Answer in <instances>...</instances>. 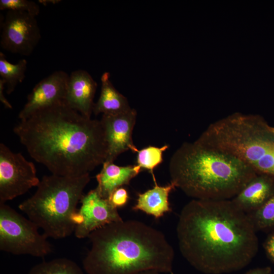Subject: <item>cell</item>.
Listing matches in <instances>:
<instances>
[{
	"label": "cell",
	"instance_id": "cell-1",
	"mask_svg": "<svg viewBox=\"0 0 274 274\" xmlns=\"http://www.w3.org/2000/svg\"><path fill=\"white\" fill-rule=\"evenodd\" d=\"M176 232L183 257L206 274L241 270L258 250L250 219L231 199L191 200L181 211Z\"/></svg>",
	"mask_w": 274,
	"mask_h": 274
},
{
	"label": "cell",
	"instance_id": "cell-2",
	"mask_svg": "<svg viewBox=\"0 0 274 274\" xmlns=\"http://www.w3.org/2000/svg\"><path fill=\"white\" fill-rule=\"evenodd\" d=\"M13 130L31 157L52 174H89L107 156L100 120L82 115L64 102L20 120Z\"/></svg>",
	"mask_w": 274,
	"mask_h": 274
},
{
	"label": "cell",
	"instance_id": "cell-3",
	"mask_svg": "<svg viewBox=\"0 0 274 274\" xmlns=\"http://www.w3.org/2000/svg\"><path fill=\"white\" fill-rule=\"evenodd\" d=\"M82 261L88 274L172 273L174 250L164 234L134 220L115 222L91 232Z\"/></svg>",
	"mask_w": 274,
	"mask_h": 274
},
{
	"label": "cell",
	"instance_id": "cell-4",
	"mask_svg": "<svg viewBox=\"0 0 274 274\" xmlns=\"http://www.w3.org/2000/svg\"><path fill=\"white\" fill-rule=\"evenodd\" d=\"M171 182L196 199H231L257 174L232 155L196 141L183 143L169 163Z\"/></svg>",
	"mask_w": 274,
	"mask_h": 274
},
{
	"label": "cell",
	"instance_id": "cell-5",
	"mask_svg": "<svg viewBox=\"0 0 274 274\" xmlns=\"http://www.w3.org/2000/svg\"><path fill=\"white\" fill-rule=\"evenodd\" d=\"M80 177L44 176L34 194L18 206L48 237L63 238L74 232L78 204L90 181Z\"/></svg>",
	"mask_w": 274,
	"mask_h": 274
},
{
	"label": "cell",
	"instance_id": "cell-6",
	"mask_svg": "<svg viewBox=\"0 0 274 274\" xmlns=\"http://www.w3.org/2000/svg\"><path fill=\"white\" fill-rule=\"evenodd\" d=\"M38 227L9 206L0 202V250L14 255L44 257L53 250Z\"/></svg>",
	"mask_w": 274,
	"mask_h": 274
},
{
	"label": "cell",
	"instance_id": "cell-7",
	"mask_svg": "<svg viewBox=\"0 0 274 274\" xmlns=\"http://www.w3.org/2000/svg\"><path fill=\"white\" fill-rule=\"evenodd\" d=\"M40 182L33 162L0 144V202L24 194Z\"/></svg>",
	"mask_w": 274,
	"mask_h": 274
},
{
	"label": "cell",
	"instance_id": "cell-8",
	"mask_svg": "<svg viewBox=\"0 0 274 274\" xmlns=\"http://www.w3.org/2000/svg\"><path fill=\"white\" fill-rule=\"evenodd\" d=\"M40 39V30L35 16L24 12L7 11L1 24L2 48L13 53L28 56Z\"/></svg>",
	"mask_w": 274,
	"mask_h": 274
},
{
	"label": "cell",
	"instance_id": "cell-9",
	"mask_svg": "<svg viewBox=\"0 0 274 274\" xmlns=\"http://www.w3.org/2000/svg\"><path fill=\"white\" fill-rule=\"evenodd\" d=\"M75 217L74 234L78 238L88 237L94 230L107 224L122 221L117 209L102 198L96 189L84 194Z\"/></svg>",
	"mask_w": 274,
	"mask_h": 274
},
{
	"label": "cell",
	"instance_id": "cell-10",
	"mask_svg": "<svg viewBox=\"0 0 274 274\" xmlns=\"http://www.w3.org/2000/svg\"><path fill=\"white\" fill-rule=\"evenodd\" d=\"M136 111L132 108L116 114H104L100 120L107 146L105 162H113L121 153L131 150L138 152L132 140Z\"/></svg>",
	"mask_w": 274,
	"mask_h": 274
},
{
	"label": "cell",
	"instance_id": "cell-11",
	"mask_svg": "<svg viewBox=\"0 0 274 274\" xmlns=\"http://www.w3.org/2000/svg\"><path fill=\"white\" fill-rule=\"evenodd\" d=\"M68 78L65 72L57 71L36 84L18 115L20 120L39 110L64 102Z\"/></svg>",
	"mask_w": 274,
	"mask_h": 274
},
{
	"label": "cell",
	"instance_id": "cell-12",
	"mask_svg": "<svg viewBox=\"0 0 274 274\" xmlns=\"http://www.w3.org/2000/svg\"><path fill=\"white\" fill-rule=\"evenodd\" d=\"M97 83L86 71L79 70L69 75L64 103L82 115L91 118Z\"/></svg>",
	"mask_w": 274,
	"mask_h": 274
},
{
	"label": "cell",
	"instance_id": "cell-13",
	"mask_svg": "<svg viewBox=\"0 0 274 274\" xmlns=\"http://www.w3.org/2000/svg\"><path fill=\"white\" fill-rule=\"evenodd\" d=\"M274 194V178L257 174L231 200L246 214L261 207Z\"/></svg>",
	"mask_w": 274,
	"mask_h": 274
},
{
	"label": "cell",
	"instance_id": "cell-14",
	"mask_svg": "<svg viewBox=\"0 0 274 274\" xmlns=\"http://www.w3.org/2000/svg\"><path fill=\"white\" fill-rule=\"evenodd\" d=\"M141 170L138 165L120 166L113 162H104L96 176L98 184L95 188L102 198L109 199L116 189L128 185Z\"/></svg>",
	"mask_w": 274,
	"mask_h": 274
},
{
	"label": "cell",
	"instance_id": "cell-15",
	"mask_svg": "<svg viewBox=\"0 0 274 274\" xmlns=\"http://www.w3.org/2000/svg\"><path fill=\"white\" fill-rule=\"evenodd\" d=\"M155 186L144 193H139L134 211H141L146 214L159 218L166 213L171 211L168 196L176 187L170 182L165 186H159L156 180H153Z\"/></svg>",
	"mask_w": 274,
	"mask_h": 274
},
{
	"label": "cell",
	"instance_id": "cell-16",
	"mask_svg": "<svg viewBox=\"0 0 274 274\" xmlns=\"http://www.w3.org/2000/svg\"><path fill=\"white\" fill-rule=\"evenodd\" d=\"M101 91L99 98L94 103L93 113L97 115L116 114L131 109L126 97L120 93L110 81L109 72L104 73L101 77Z\"/></svg>",
	"mask_w": 274,
	"mask_h": 274
},
{
	"label": "cell",
	"instance_id": "cell-17",
	"mask_svg": "<svg viewBox=\"0 0 274 274\" xmlns=\"http://www.w3.org/2000/svg\"><path fill=\"white\" fill-rule=\"evenodd\" d=\"M27 64V62L24 59L13 64L7 60L3 52H0V76L5 82L8 94L13 92L16 86L24 80Z\"/></svg>",
	"mask_w": 274,
	"mask_h": 274
},
{
	"label": "cell",
	"instance_id": "cell-18",
	"mask_svg": "<svg viewBox=\"0 0 274 274\" xmlns=\"http://www.w3.org/2000/svg\"><path fill=\"white\" fill-rule=\"evenodd\" d=\"M28 274H84L81 268L74 261L55 258L34 265Z\"/></svg>",
	"mask_w": 274,
	"mask_h": 274
},
{
	"label": "cell",
	"instance_id": "cell-19",
	"mask_svg": "<svg viewBox=\"0 0 274 274\" xmlns=\"http://www.w3.org/2000/svg\"><path fill=\"white\" fill-rule=\"evenodd\" d=\"M247 214L256 231L274 228V194L261 207Z\"/></svg>",
	"mask_w": 274,
	"mask_h": 274
},
{
	"label": "cell",
	"instance_id": "cell-20",
	"mask_svg": "<svg viewBox=\"0 0 274 274\" xmlns=\"http://www.w3.org/2000/svg\"><path fill=\"white\" fill-rule=\"evenodd\" d=\"M166 145L161 147L149 146L139 150L137 152V165L141 168L149 170L155 178L154 169L162 162L163 152L167 149Z\"/></svg>",
	"mask_w": 274,
	"mask_h": 274
},
{
	"label": "cell",
	"instance_id": "cell-21",
	"mask_svg": "<svg viewBox=\"0 0 274 274\" xmlns=\"http://www.w3.org/2000/svg\"><path fill=\"white\" fill-rule=\"evenodd\" d=\"M0 10L24 12L35 17L39 14L40 11L36 3L28 0H1Z\"/></svg>",
	"mask_w": 274,
	"mask_h": 274
},
{
	"label": "cell",
	"instance_id": "cell-22",
	"mask_svg": "<svg viewBox=\"0 0 274 274\" xmlns=\"http://www.w3.org/2000/svg\"><path fill=\"white\" fill-rule=\"evenodd\" d=\"M129 195L127 190L123 187L116 189L109 198L111 204L116 208L122 207L127 202Z\"/></svg>",
	"mask_w": 274,
	"mask_h": 274
},
{
	"label": "cell",
	"instance_id": "cell-23",
	"mask_svg": "<svg viewBox=\"0 0 274 274\" xmlns=\"http://www.w3.org/2000/svg\"><path fill=\"white\" fill-rule=\"evenodd\" d=\"M263 247L267 256L274 263V232L268 235Z\"/></svg>",
	"mask_w": 274,
	"mask_h": 274
},
{
	"label": "cell",
	"instance_id": "cell-24",
	"mask_svg": "<svg viewBox=\"0 0 274 274\" xmlns=\"http://www.w3.org/2000/svg\"><path fill=\"white\" fill-rule=\"evenodd\" d=\"M5 81L0 79V100L1 102L4 105L5 108L8 109H12V106L11 104L8 101L5 97L4 94V89L5 88Z\"/></svg>",
	"mask_w": 274,
	"mask_h": 274
},
{
	"label": "cell",
	"instance_id": "cell-25",
	"mask_svg": "<svg viewBox=\"0 0 274 274\" xmlns=\"http://www.w3.org/2000/svg\"><path fill=\"white\" fill-rule=\"evenodd\" d=\"M245 274H272V270L269 266L257 267L249 270Z\"/></svg>",
	"mask_w": 274,
	"mask_h": 274
},
{
	"label": "cell",
	"instance_id": "cell-26",
	"mask_svg": "<svg viewBox=\"0 0 274 274\" xmlns=\"http://www.w3.org/2000/svg\"><path fill=\"white\" fill-rule=\"evenodd\" d=\"M39 3H41L42 4H43L45 6H46L48 4H56V3H59V2H60V1H56V0H53V1H39Z\"/></svg>",
	"mask_w": 274,
	"mask_h": 274
},
{
	"label": "cell",
	"instance_id": "cell-27",
	"mask_svg": "<svg viewBox=\"0 0 274 274\" xmlns=\"http://www.w3.org/2000/svg\"><path fill=\"white\" fill-rule=\"evenodd\" d=\"M161 272L154 270H149L140 272L137 274H160Z\"/></svg>",
	"mask_w": 274,
	"mask_h": 274
},
{
	"label": "cell",
	"instance_id": "cell-28",
	"mask_svg": "<svg viewBox=\"0 0 274 274\" xmlns=\"http://www.w3.org/2000/svg\"><path fill=\"white\" fill-rule=\"evenodd\" d=\"M268 128L269 130L274 134V127L270 126V125H268Z\"/></svg>",
	"mask_w": 274,
	"mask_h": 274
}]
</instances>
